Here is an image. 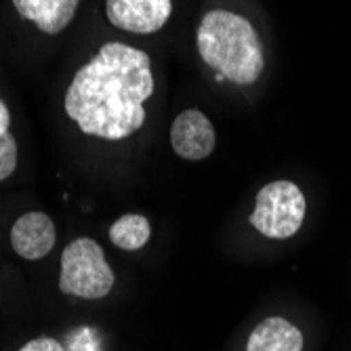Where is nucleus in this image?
I'll return each mask as SVG.
<instances>
[{
  "label": "nucleus",
  "mask_w": 351,
  "mask_h": 351,
  "mask_svg": "<svg viewBox=\"0 0 351 351\" xmlns=\"http://www.w3.org/2000/svg\"><path fill=\"white\" fill-rule=\"evenodd\" d=\"M106 13L112 25L133 34H154L173 13L171 0H108Z\"/></svg>",
  "instance_id": "obj_5"
},
{
  "label": "nucleus",
  "mask_w": 351,
  "mask_h": 351,
  "mask_svg": "<svg viewBox=\"0 0 351 351\" xmlns=\"http://www.w3.org/2000/svg\"><path fill=\"white\" fill-rule=\"evenodd\" d=\"M78 3L80 0H13V7L45 34H59L72 23Z\"/></svg>",
  "instance_id": "obj_8"
},
{
  "label": "nucleus",
  "mask_w": 351,
  "mask_h": 351,
  "mask_svg": "<svg viewBox=\"0 0 351 351\" xmlns=\"http://www.w3.org/2000/svg\"><path fill=\"white\" fill-rule=\"evenodd\" d=\"M19 351H66L63 345L55 339H49V337H40V339H34L25 343Z\"/></svg>",
  "instance_id": "obj_12"
},
{
  "label": "nucleus",
  "mask_w": 351,
  "mask_h": 351,
  "mask_svg": "<svg viewBox=\"0 0 351 351\" xmlns=\"http://www.w3.org/2000/svg\"><path fill=\"white\" fill-rule=\"evenodd\" d=\"M215 143V129L200 110H185L175 118L171 145L183 160H204L213 154Z\"/></svg>",
  "instance_id": "obj_6"
},
{
  "label": "nucleus",
  "mask_w": 351,
  "mask_h": 351,
  "mask_svg": "<svg viewBox=\"0 0 351 351\" xmlns=\"http://www.w3.org/2000/svg\"><path fill=\"white\" fill-rule=\"evenodd\" d=\"M9 120H11V116H9V108L5 106V101H3V99H0V137L9 133Z\"/></svg>",
  "instance_id": "obj_13"
},
{
  "label": "nucleus",
  "mask_w": 351,
  "mask_h": 351,
  "mask_svg": "<svg viewBox=\"0 0 351 351\" xmlns=\"http://www.w3.org/2000/svg\"><path fill=\"white\" fill-rule=\"evenodd\" d=\"M246 351H303V335L284 317H267L250 332Z\"/></svg>",
  "instance_id": "obj_9"
},
{
  "label": "nucleus",
  "mask_w": 351,
  "mask_h": 351,
  "mask_svg": "<svg viewBox=\"0 0 351 351\" xmlns=\"http://www.w3.org/2000/svg\"><path fill=\"white\" fill-rule=\"evenodd\" d=\"M305 196L293 181H271L259 189L250 226L265 238L286 240L293 238L305 221Z\"/></svg>",
  "instance_id": "obj_4"
},
{
  "label": "nucleus",
  "mask_w": 351,
  "mask_h": 351,
  "mask_svg": "<svg viewBox=\"0 0 351 351\" xmlns=\"http://www.w3.org/2000/svg\"><path fill=\"white\" fill-rule=\"evenodd\" d=\"M17 167V143L11 133L0 137V181L13 175Z\"/></svg>",
  "instance_id": "obj_11"
},
{
  "label": "nucleus",
  "mask_w": 351,
  "mask_h": 351,
  "mask_svg": "<svg viewBox=\"0 0 351 351\" xmlns=\"http://www.w3.org/2000/svg\"><path fill=\"white\" fill-rule=\"evenodd\" d=\"M112 286L114 271L97 242L90 238H78L66 246L61 254V293L80 299H104Z\"/></svg>",
  "instance_id": "obj_3"
},
{
  "label": "nucleus",
  "mask_w": 351,
  "mask_h": 351,
  "mask_svg": "<svg viewBox=\"0 0 351 351\" xmlns=\"http://www.w3.org/2000/svg\"><path fill=\"white\" fill-rule=\"evenodd\" d=\"M11 244L27 261L43 259L55 246V226L45 213L21 215L11 230Z\"/></svg>",
  "instance_id": "obj_7"
},
{
  "label": "nucleus",
  "mask_w": 351,
  "mask_h": 351,
  "mask_svg": "<svg viewBox=\"0 0 351 351\" xmlns=\"http://www.w3.org/2000/svg\"><path fill=\"white\" fill-rule=\"evenodd\" d=\"M152 228L143 215H124L110 228V240L122 250H139L149 242Z\"/></svg>",
  "instance_id": "obj_10"
},
{
  "label": "nucleus",
  "mask_w": 351,
  "mask_h": 351,
  "mask_svg": "<svg viewBox=\"0 0 351 351\" xmlns=\"http://www.w3.org/2000/svg\"><path fill=\"white\" fill-rule=\"evenodd\" d=\"M196 40L204 63L226 80L248 86L261 76L263 47L246 17L232 11H208L198 25Z\"/></svg>",
  "instance_id": "obj_2"
},
{
  "label": "nucleus",
  "mask_w": 351,
  "mask_h": 351,
  "mask_svg": "<svg viewBox=\"0 0 351 351\" xmlns=\"http://www.w3.org/2000/svg\"><path fill=\"white\" fill-rule=\"evenodd\" d=\"M152 95L149 55L122 43H108L76 72L63 106L84 135L118 141L143 126V104Z\"/></svg>",
  "instance_id": "obj_1"
}]
</instances>
